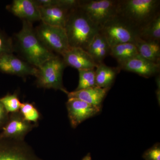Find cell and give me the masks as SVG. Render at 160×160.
Segmentation results:
<instances>
[{
    "mask_svg": "<svg viewBox=\"0 0 160 160\" xmlns=\"http://www.w3.org/2000/svg\"><path fill=\"white\" fill-rule=\"evenodd\" d=\"M95 69L78 70L79 72V82L76 91L97 86Z\"/></svg>",
    "mask_w": 160,
    "mask_h": 160,
    "instance_id": "7402d4cb",
    "label": "cell"
},
{
    "mask_svg": "<svg viewBox=\"0 0 160 160\" xmlns=\"http://www.w3.org/2000/svg\"><path fill=\"white\" fill-rule=\"evenodd\" d=\"M118 67L120 70L133 72L147 78L156 76L160 71V64L150 62L139 55L119 64Z\"/></svg>",
    "mask_w": 160,
    "mask_h": 160,
    "instance_id": "7c38bea8",
    "label": "cell"
},
{
    "mask_svg": "<svg viewBox=\"0 0 160 160\" xmlns=\"http://www.w3.org/2000/svg\"><path fill=\"white\" fill-rule=\"evenodd\" d=\"M118 0H82L79 7L99 29L117 15Z\"/></svg>",
    "mask_w": 160,
    "mask_h": 160,
    "instance_id": "52a82bcc",
    "label": "cell"
},
{
    "mask_svg": "<svg viewBox=\"0 0 160 160\" xmlns=\"http://www.w3.org/2000/svg\"><path fill=\"white\" fill-rule=\"evenodd\" d=\"M35 31L40 41L53 53L62 56L71 47L64 28L42 22L35 28Z\"/></svg>",
    "mask_w": 160,
    "mask_h": 160,
    "instance_id": "8992f818",
    "label": "cell"
},
{
    "mask_svg": "<svg viewBox=\"0 0 160 160\" xmlns=\"http://www.w3.org/2000/svg\"><path fill=\"white\" fill-rule=\"evenodd\" d=\"M38 69L13 53L4 55L0 58V71L20 77H35Z\"/></svg>",
    "mask_w": 160,
    "mask_h": 160,
    "instance_id": "8fae6325",
    "label": "cell"
},
{
    "mask_svg": "<svg viewBox=\"0 0 160 160\" xmlns=\"http://www.w3.org/2000/svg\"><path fill=\"white\" fill-rule=\"evenodd\" d=\"M9 117V113H8L3 104L0 101V129H2L3 126L7 122Z\"/></svg>",
    "mask_w": 160,
    "mask_h": 160,
    "instance_id": "4316f807",
    "label": "cell"
},
{
    "mask_svg": "<svg viewBox=\"0 0 160 160\" xmlns=\"http://www.w3.org/2000/svg\"><path fill=\"white\" fill-rule=\"evenodd\" d=\"M17 46L23 60L38 68L45 62L56 56L38 38L32 23L22 21L20 31L16 34Z\"/></svg>",
    "mask_w": 160,
    "mask_h": 160,
    "instance_id": "6da1fadb",
    "label": "cell"
},
{
    "mask_svg": "<svg viewBox=\"0 0 160 160\" xmlns=\"http://www.w3.org/2000/svg\"><path fill=\"white\" fill-rule=\"evenodd\" d=\"M36 126L24 119L19 111L9 113L8 121L0 132V138L25 140L26 135Z\"/></svg>",
    "mask_w": 160,
    "mask_h": 160,
    "instance_id": "30bf717a",
    "label": "cell"
},
{
    "mask_svg": "<svg viewBox=\"0 0 160 160\" xmlns=\"http://www.w3.org/2000/svg\"><path fill=\"white\" fill-rule=\"evenodd\" d=\"M66 66L62 58L59 56L46 61L38 68L35 77L38 87L60 90L68 94L69 92L63 84V71Z\"/></svg>",
    "mask_w": 160,
    "mask_h": 160,
    "instance_id": "277c9868",
    "label": "cell"
},
{
    "mask_svg": "<svg viewBox=\"0 0 160 160\" xmlns=\"http://www.w3.org/2000/svg\"><path fill=\"white\" fill-rule=\"evenodd\" d=\"M138 55L134 44L130 42L118 44L111 47L109 54L116 60L118 65Z\"/></svg>",
    "mask_w": 160,
    "mask_h": 160,
    "instance_id": "ffe728a7",
    "label": "cell"
},
{
    "mask_svg": "<svg viewBox=\"0 0 160 160\" xmlns=\"http://www.w3.org/2000/svg\"><path fill=\"white\" fill-rule=\"evenodd\" d=\"M0 101L9 114L19 111L22 103L15 92L13 94L8 93L1 98Z\"/></svg>",
    "mask_w": 160,
    "mask_h": 160,
    "instance_id": "cb8c5ba5",
    "label": "cell"
},
{
    "mask_svg": "<svg viewBox=\"0 0 160 160\" xmlns=\"http://www.w3.org/2000/svg\"><path fill=\"white\" fill-rule=\"evenodd\" d=\"M133 44L140 56L152 62L160 64V42L146 41L138 36Z\"/></svg>",
    "mask_w": 160,
    "mask_h": 160,
    "instance_id": "e0dca14e",
    "label": "cell"
},
{
    "mask_svg": "<svg viewBox=\"0 0 160 160\" xmlns=\"http://www.w3.org/2000/svg\"><path fill=\"white\" fill-rule=\"evenodd\" d=\"M110 48L118 44L133 43L138 31L117 15L109 19L99 29Z\"/></svg>",
    "mask_w": 160,
    "mask_h": 160,
    "instance_id": "5b68a950",
    "label": "cell"
},
{
    "mask_svg": "<svg viewBox=\"0 0 160 160\" xmlns=\"http://www.w3.org/2000/svg\"><path fill=\"white\" fill-rule=\"evenodd\" d=\"M156 82L157 86V89L156 95L157 97L158 101L160 102V74H158L156 76Z\"/></svg>",
    "mask_w": 160,
    "mask_h": 160,
    "instance_id": "83f0119b",
    "label": "cell"
},
{
    "mask_svg": "<svg viewBox=\"0 0 160 160\" xmlns=\"http://www.w3.org/2000/svg\"><path fill=\"white\" fill-rule=\"evenodd\" d=\"M138 37L146 41L160 42V13L140 29Z\"/></svg>",
    "mask_w": 160,
    "mask_h": 160,
    "instance_id": "44dd1931",
    "label": "cell"
},
{
    "mask_svg": "<svg viewBox=\"0 0 160 160\" xmlns=\"http://www.w3.org/2000/svg\"><path fill=\"white\" fill-rule=\"evenodd\" d=\"M38 7L42 22L49 26L65 28L71 10L58 6Z\"/></svg>",
    "mask_w": 160,
    "mask_h": 160,
    "instance_id": "9a60e30c",
    "label": "cell"
},
{
    "mask_svg": "<svg viewBox=\"0 0 160 160\" xmlns=\"http://www.w3.org/2000/svg\"><path fill=\"white\" fill-rule=\"evenodd\" d=\"M62 56L66 66L78 70L95 69L98 65L88 52L79 47H70Z\"/></svg>",
    "mask_w": 160,
    "mask_h": 160,
    "instance_id": "4fadbf2b",
    "label": "cell"
},
{
    "mask_svg": "<svg viewBox=\"0 0 160 160\" xmlns=\"http://www.w3.org/2000/svg\"><path fill=\"white\" fill-rule=\"evenodd\" d=\"M142 158L145 160H160L159 143H157L151 148L147 149L143 153Z\"/></svg>",
    "mask_w": 160,
    "mask_h": 160,
    "instance_id": "484cf974",
    "label": "cell"
},
{
    "mask_svg": "<svg viewBox=\"0 0 160 160\" xmlns=\"http://www.w3.org/2000/svg\"><path fill=\"white\" fill-rule=\"evenodd\" d=\"M0 160H43L25 140L0 138Z\"/></svg>",
    "mask_w": 160,
    "mask_h": 160,
    "instance_id": "ba28073f",
    "label": "cell"
},
{
    "mask_svg": "<svg viewBox=\"0 0 160 160\" xmlns=\"http://www.w3.org/2000/svg\"><path fill=\"white\" fill-rule=\"evenodd\" d=\"M110 49L111 48L106 38L99 31L89 44L86 51L98 65L103 62L105 58L109 55Z\"/></svg>",
    "mask_w": 160,
    "mask_h": 160,
    "instance_id": "ac0fdd59",
    "label": "cell"
},
{
    "mask_svg": "<svg viewBox=\"0 0 160 160\" xmlns=\"http://www.w3.org/2000/svg\"><path fill=\"white\" fill-rule=\"evenodd\" d=\"M7 9L22 21L32 23L40 21L38 6L34 0H14Z\"/></svg>",
    "mask_w": 160,
    "mask_h": 160,
    "instance_id": "5bb4252c",
    "label": "cell"
},
{
    "mask_svg": "<svg viewBox=\"0 0 160 160\" xmlns=\"http://www.w3.org/2000/svg\"><path fill=\"white\" fill-rule=\"evenodd\" d=\"M14 45L11 38L0 29V58L4 55L13 53Z\"/></svg>",
    "mask_w": 160,
    "mask_h": 160,
    "instance_id": "d4e9b609",
    "label": "cell"
},
{
    "mask_svg": "<svg viewBox=\"0 0 160 160\" xmlns=\"http://www.w3.org/2000/svg\"><path fill=\"white\" fill-rule=\"evenodd\" d=\"M82 160H92L91 156L90 153H88L86 156L84 157Z\"/></svg>",
    "mask_w": 160,
    "mask_h": 160,
    "instance_id": "f1b7e54d",
    "label": "cell"
},
{
    "mask_svg": "<svg viewBox=\"0 0 160 160\" xmlns=\"http://www.w3.org/2000/svg\"><path fill=\"white\" fill-rule=\"evenodd\" d=\"M120 70L118 66L110 67L103 62L98 64L95 69L97 86L110 89Z\"/></svg>",
    "mask_w": 160,
    "mask_h": 160,
    "instance_id": "d6986e66",
    "label": "cell"
},
{
    "mask_svg": "<svg viewBox=\"0 0 160 160\" xmlns=\"http://www.w3.org/2000/svg\"><path fill=\"white\" fill-rule=\"evenodd\" d=\"M69 46L86 50L99 28L79 7L69 12L65 27Z\"/></svg>",
    "mask_w": 160,
    "mask_h": 160,
    "instance_id": "3957f363",
    "label": "cell"
},
{
    "mask_svg": "<svg viewBox=\"0 0 160 160\" xmlns=\"http://www.w3.org/2000/svg\"><path fill=\"white\" fill-rule=\"evenodd\" d=\"M19 112L24 119L35 125L40 119L39 112L32 103H22Z\"/></svg>",
    "mask_w": 160,
    "mask_h": 160,
    "instance_id": "603a6c76",
    "label": "cell"
},
{
    "mask_svg": "<svg viewBox=\"0 0 160 160\" xmlns=\"http://www.w3.org/2000/svg\"><path fill=\"white\" fill-rule=\"evenodd\" d=\"M68 118L72 127L76 128L85 120L101 112L102 107L75 98H68L66 103Z\"/></svg>",
    "mask_w": 160,
    "mask_h": 160,
    "instance_id": "9c48e42d",
    "label": "cell"
},
{
    "mask_svg": "<svg viewBox=\"0 0 160 160\" xmlns=\"http://www.w3.org/2000/svg\"><path fill=\"white\" fill-rule=\"evenodd\" d=\"M109 89L95 86L91 88L69 92L68 98L78 99L93 106L102 107L103 101Z\"/></svg>",
    "mask_w": 160,
    "mask_h": 160,
    "instance_id": "2e32d148",
    "label": "cell"
},
{
    "mask_svg": "<svg viewBox=\"0 0 160 160\" xmlns=\"http://www.w3.org/2000/svg\"><path fill=\"white\" fill-rule=\"evenodd\" d=\"M159 0H118L116 15L139 32L160 13Z\"/></svg>",
    "mask_w": 160,
    "mask_h": 160,
    "instance_id": "7a4b0ae2",
    "label": "cell"
}]
</instances>
